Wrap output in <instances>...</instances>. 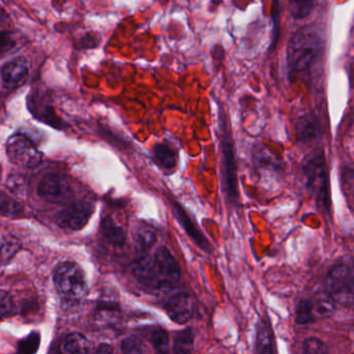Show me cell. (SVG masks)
Segmentation results:
<instances>
[{"mask_svg":"<svg viewBox=\"0 0 354 354\" xmlns=\"http://www.w3.org/2000/svg\"><path fill=\"white\" fill-rule=\"evenodd\" d=\"M324 46V29L320 24L301 27L287 47V64L290 74L309 72Z\"/></svg>","mask_w":354,"mask_h":354,"instance_id":"obj_1","label":"cell"},{"mask_svg":"<svg viewBox=\"0 0 354 354\" xmlns=\"http://www.w3.org/2000/svg\"><path fill=\"white\" fill-rule=\"evenodd\" d=\"M220 147V174H222V192L229 203L236 205L239 201L238 174H237L236 158H235L234 141H233L231 124L224 110L220 111L218 120Z\"/></svg>","mask_w":354,"mask_h":354,"instance_id":"obj_2","label":"cell"},{"mask_svg":"<svg viewBox=\"0 0 354 354\" xmlns=\"http://www.w3.org/2000/svg\"><path fill=\"white\" fill-rule=\"evenodd\" d=\"M303 172L307 189L320 209L330 218V177L324 149H316L305 158Z\"/></svg>","mask_w":354,"mask_h":354,"instance_id":"obj_3","label":"cell"},{"mask_svg":"<svg viewBox=\"0 0 354 354\" xmlns=\"http://www.w3.org/2000/svg\"><path fill=\"white\" fill-rule=\"evenodd\" d=\"M54 284L60 297L69 304L81 303L89 293L85 274L74 262H62L56 268Z\"/></svg>","mask_w":354,"mask_h":354,"instance_id":"obj_4","label":"cell"},{"mask_svg":"<svg viewBox=\"0 0 354 354\" xmlns=\"http://www.w3.org/2000/svg\"><path fill=\"white\" fill-rule=\"evenodd\" d=\"M324 291L336 305L351 307L354 299V272L351 262L341 261L328 270Z\"/></svg>","mask_w":354,"mask_h":354,"instance_id":"obj_5","label":"cell"},{"mask_svg":"<svg viewBox=\"0 0 354 354\" xmlns=\"http://www.w3.org/2000/svg\"><path fill=\"white\" fill-rule=\"evenodd\" d=\"M8 159L21 168L37 167L42 162L41 151L35 143L24 135H12L6 143Z\"/></svg>","mask_w":354,"mask_h":354,"instance_id":"obj_6","label":"cell"},{"mask_svg":"<svg viewBox=\"0 0 354 354\" xmlns=\"http://www.w3.org/2000/svg\"><path fill=\"white\" fill-rule=\"evenodd\" d=\"M152 256L160 290H172L181 280V268L178 261L166 247L157 248Z\"/></svg>","mask_w":354,"mask_h":354,"instance_id":"obj_7","label":"cell"},{"mask_svg":"<svg viewBox=\"0 0 354 354\" xmlns=\"http://www.w3.org/2000/svg\"><path fill=\"white\" fill-rule=\"evenodd\" d=\"M39 197L51 203H62L72 197V187L68 179L58 174H48L37 187Z\"/></svg>","mask_w":354,"mask_h":354,"instance_id":"obj_8","label":"cell"},{"mask_svg":"<svg viewBox=\"0 0 354 354\" xmlns=\"http://www.w3.org/2000/svg\"><path fill=\"white\" fill-rule=\"evenodd\" d=\"M164 311L178 324H184L193 318V306L191 297L184 290H174L163 301Z\"/></svg>","mask_w":354,"mask_h":354,"instance_id":"obj_9","label":"cell"},{"mask_svg":"<svg viewBox=\"0 0 354 354\" xmlns=\"http://www.w3.org/2000/svg\"><path fill=\"white\" fill-rule=\"evenodd\" d=\"M93 212V207L89 204L83 202L72 204L58 214V225L70 230H81L87 226Z\"/></svg>","mask_w":354,"mask_h":354,"instance_id":"obj_10","label":"cell"},{"mask_svg":"<svg viewBox=\"0 0 354 354\" xmlns=\"http://www.w3.org/2000/svg\"><path fill=\"white\" fill-rule=\"evenodd\" d=\"M29 68L26 58L16 57L2 66L1 82L4 88L14 91L23 86L28 78Z\"/></svg>","mask_w":354,"mask_h":354,"instance_id":"obj_11","label":"cell"},{"mask_svg":"<svg viewBox=\"0 0 354 354\" xmlns=\"http://www.w3.org/2000/svg\"><path fill=\"white\" fill-rule=\"evenodd\" d=\"M172 207L175 218H177L179 224L184 229L186 234L191 237V241H193V243H195L200 249L203 250V251H211V245H210L209 241L206 239L205 235L200 230L199 227L195 225V223L193 222L191 216L187 214L186 209L177 201L172 202Z\"/></svg>","mask_w":354,"mask_h":354,"instance_id":"obj_12","label":"cell"},{"mask_svg":"<svg viewBox=\"0 0 354 354\" xmlns=\"http://www.w3.org/2000/svg\"><path fill=\"white\" fill-rule=\"evenodd\" d=\"M132 272L135 279L143 286L154 290H160L159 281L154 266L153 256L149 255V253L139 254V257L133 262Z\"/></svg>","mask_w":354,"mask_h":354,"instance_id":"obj_13","label":"cell"},{"mask_svg":"<svg viewBox=\"0 0 354 354\" xmlns=\"http://www.w3.org/2000/svg\"><path fill=\"white\" fill-rule=\"evenodd\" d=\"M295 134L299 142H311L320 135V122L315 114L306 113L295 124Z\"/></svg>","mask_w":354,"mask_h":354,"instance_id":"obj_14","label":"cell"},{"mask_svg":"<svg viewBox=\"0 0 354 354\" xmlns=\"http://www.w3.org/2000/svg\"><path fill=\"white\" fill-rule=\"evenodd\" d=\"M256 353L276 354L274 333L267 318L263 317L258 324Z\"/></svg>","mask_w":354,"mask_h":354,"instance_id":"obj_15","label":"cell"},{"mask_svg":"<svg viewBox=\"0 0 354 354\" xmlns=\"http://www.w3.org/2000/svg\"><path fill=\"white\" fill-rule=\"evenodd\" d=\"M58 354H87L89 342L87 338L78 333L67 335L57 347Z\"/></svg>","mask_w":354,"mask_h":354,"instance_id":"obj_16","label":"cell"},{"mask_svg":"<svg viewBox=\"0 0 354 354\" xmlns=\"http://www.w3.org/2000/svg\"><path fill=\"white\" fill-rule=\"evenodd\" d=\"M154 158L160 167L164 170L172 171L178 164V155L176 149L166 142H160L155 145L153 149Z\"/></svg>","mask_w":354,"mask_h":354,"instance_id":"obj_17","label":"cell"},{"mask_svg":"<svg viewBox=\"0 0 354 354\" xmlns=\"http://www.w3.org/2000/svg\"><path fill=\"white\" fill-rule=\"evenodd\" d=\"M134 241L139 253H149L157 241V231L150 225L137 227L134 233Z\"/></svg>","mask_w":354,"mask_h":354,"instance_id":"obj_18","label":"cell"},{"mask_svg":"<svg viewBox=\"0 0 354 354\" xmlns=\"http://www.w3.org/2000/svg\"><path fill=\"white\" fill-rule=\"evenodd\" d=\"M195 353V334L191 328L179 330L172 339V354Z\"/></svg>","mask_w":354,"mask_h":354,"instance_id":"obj_19","label":"cell"},{"mask_svg":"<svg viewBox=\"0 0 354 354\" xmlns=\"http://www.w3.org/2000/svg\"><path fill=\"white\" fill-rule=\"evenodd\" d=\"M317 319L315 312V305L311 299H301L297 304V311H295V320L299 326H308L314 324Z\"/></svg>","mask_w":354,"mask_h":354,"instance_id":"obj_20","label":"cell"},{"mask_svg":"<svg viewBox=\"0 0 354 354\" xmlns=\"http://www.w3.org/2000/svg\"><path fill=\"white\" fill-rule=\"evenodd\" d=\"M102 230L104 235L114 245H123L126 241V233L124 229L116 224L112 218H104L102 222Z\"/></svg>","mask_w":354,"mask_h":354,"instance_id":"obj_21","label":"cell"},{"mask_svg":"<svg viewBox=\"0 0 354 354\" xmlns=\"http://www.w3.org/2000/svg\"><path fill=\"white\" fill-rule=\"evenodd\" d=\"M23 207L20 203L8 194L0 191V216L16 218L20 216Z\"/></svg>","mask_w":354,"mask_h":354,"instance_id":"obj_22","label":"cell"},{"mask_svg":"<svg viewBox=\"0 0 354 354\" xmlns=\"http://www.w3.org/2000/svg\"><path fill=\"white\" fill-rule=\"evenodd\" d=\"M150 342L159 354H166L170 351V335L164 328H154L150 334Z\"/></svg>","mask_w":354,"mask_h":354,"instance_id":"obj_23","label":"cell"},{"mask_svg":"<svg viewBox=\"0 0 354 354\" xmlns=\"http://www.w3.org/2000/svg\"><path fill=\"white\" fill-rule=\"evenodd\" d=\"M316 0H289V8L293 18L303 19L309 16L315 6Z\"/></svg>","mask_w":354,"mask_h":354,"instance_id":"obj_24","label":"cell"},{"mask_svg":"<svg viewBox=\"0 0 354 354\" xmlns=\"http://www.w3.org/2000/svg\"><path fill=\"white\" fill-rule=\"evenodd\" d=\"M121 351L122 354H148L147 346L143 341L134 335L127 337L123 340Z\"/></svg>","mask_w":354,"mask_h":354,"instance_id":"obj_25","label":"cell"},{"mask_svg":"<svg viewBox=\"0 0 354 354\" xmlns=\"http://www.w3.org/2000/svg\"><path fill=\"white\" fill-rule=\"evenodd\" d=\"M39 343H41V336L39 333H31L26 338L19 341L16 354H35L39 349Z\"/></svg>","mask_w":354,"mask_h":354,"instance_id":"obj_26","label":"cell"},{"mask_svg":"<svg viewBox=\"0 0 354 354\" xmlns=\"http://www.w3.org/2000/svg\"><path fill=\"white\" fill-rule=\"evenodd\" d=\"M315 305L316 315L320 317H328L333 315L335 309H336V304L334 303L330 295L324 291V295H320L316 301H314Z\"/></svg>","mask_w":354,"mask_h":354,"instance_id":"obj_27","label":"cell"},{"mask_svg":"<svg viewBox=\"0 0 354 354\" xmlns=\"http://www.w3.org/2000/svg\"><path fill=\"white\" fill-rule=\"evenodd\" d=\"M16 312L14 299L6 291L0 290V320L10 317Z\"/></svg>","mask_w":354,"mask_h":354,"instance_id":"obj_28","label":"cell"},{"mask_svg":"<svg viewBox=\"0 0 354 354\" xmlns=\"http://www.w3.org/2000/svg\"><path fill=\"white\" fill-rule=\"evenodd\" d=\"M303 354H328V347L319 339L309 338L303 343Z\"/></svg>","mask_w":354,"mask_h":354,"instance_id":"obj_29","label":"cell"},{"mask_svg":"<svg viewBox=\"0 0 354 354\" xmlns=\"http://www.w3.org/2000/svg\"><path fill=\"white\" fill-rule=\"evenodd\" d=\"M19 248H20V243L18 239L12 236L6 237L0 247V259L1 258L6 260L10 259L18 252Z\"/></svg>","mask_w":354,"mask_h":354,"instance_id":"obj_30","label":"cell"},{"mask_svg":"<svg viewBox=\"0 0 354 354\" xmlns=\"http://www.w3.org/2000/svg\"><path fill=\"white\" fill-rule=\"evenodd\" d=\"M16 45L17 41L12 31H0V56L12 51Z\"/></svg>","mask_w":354,"mask_h":354,"instance_id":"obj_31","label":"cell"},{"mask_svg":"<svg viewBox=\"0 0 354 354\" xmlns=\"http://www.w3.org/2000/svg\"><path fill=\"white\" fill-rule=\"evenodd\" d=\"M343 187L345 195L348 196L349 200L353 198V168L345 167L342 170Z\"/></svg>","mask_w":354,"mask_h":354,"instance_id":"obj_32","label":"cell"},{"mask_svg":"<svg viewBox=\"0 0 354 354\" xmlns=\"http://www.w3.org/2000/svg\"><path fill=\"white\" fill-rule=\"evenodd\" d=\"M278 18H280V10H278V0H274V8H272V19H274V39L272 46L274 48L276 44L278 37Z\"/></svg>","mask_w":354,"mask_h":354,"instance_id":"obj_33","label":"cell"},{"mask_svg":"<svg viewBox=\"0 0 354 354\" xmlns=\"http://www.w3.org/2000/svg\"><path fill=\"white\" fill-rule=\"evenodd\" d=\"M8 187L10 191L16 192V193H22L25 189V181L22 177L12 176L8 178Z\"/></svg>","mask_w":354,"mask_h":354,"instance_id":"obj_34","label":"cell"},{"mask_svg":"<svg viewBox=\"0 0 354 354\" xmlns=\"http://www.w3.org/2000/svg\"><path fill=\"white\" fill-rule=\"evenodd\" d=\"M94 354H114V351L110 345L101 344L97 347Z\"/></svg>","mask_w":354,"mask_h":354,"instance_id":"obj_35","label":"cell"},{"mask_svg":"<svg viewBox=\"0 0 354 354\" xmlns=\"http://www.w3.org/2000/svg\"><path fill=\"white\" fill-rule=\"evenodd\" d=\"M1 174H2L1 167H0V177H1Z\"/></svg>","mask_w":354,"mask_h":354,"instance_id":"obj_36","label":"cell"}]
</instances>
